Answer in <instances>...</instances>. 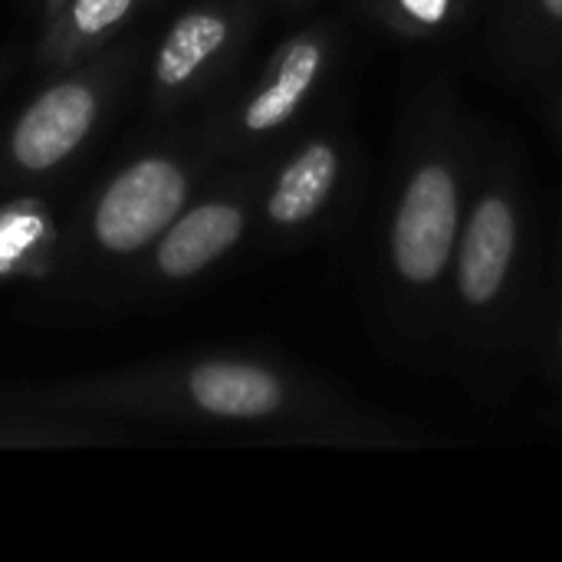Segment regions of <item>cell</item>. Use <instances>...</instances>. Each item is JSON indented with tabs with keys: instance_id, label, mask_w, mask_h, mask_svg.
<instances>
[{
	"instance_id": "cell-2",
	"label": "cell",
	"mask_w": 562,
	"mask_h": 562,
	"mask_svg": "<svg viewBox=\"0 0 562 562\" xmlns=\"http://www.w3.org/2000/svg\"><path fill=\"white\" fill-rule=\"evenodd\" d=\"M458 231V188L448 168L428 165L408 184L395 231H392V254L395 267L412 283H431L454 247Z\"/></svg>"
},
{
	"instance_id": "cell-9",
	"label": "cell",
	"mask_w": 562,
	"mask_h": 562,
	"mask_svg": "<svg viewBox=\"0 0 562 562\" xmlns=\"http://www.w3.org/2000/svg\"><path fill=\"white\" fill-rule=\"evenodd\" d=\"M227 23L214 13H188L175 23L171 36L158 56V79L165 86H181L194 76V69L224 43Z\"/></svg>"
},
{
	"instance_id": "cell-1",
	"label": "cell",
	"mask_w": 562,
	"mask_h": 562,
	"mask_svg": "<svg viewBox=\"0 0 562 562\" xmlns=\"http://www.w3.org/2000/svg\"><path fill=\"white\" fill-rule=\"evenodd\" d=\"M184 178L171 161L145 158L122 171L95 207V237L115 254L145 247L181 211Z\"/></svg>"
},
{
	"instance_id": "cell-5",
	"label": "cell",
	"mask_w": 562,
	"mask_h": 562,
	"mask_svg": "<svg viewBox=\"0 0 562 562\" xmlns=\"http://www.w3.org/2000/svg\"><path fill=\"white\" fill-rule=\"evenodd\" d=\"M244 214L231 204H204L171 224L158 247V267L168 277H191L237 244Z\"/></svg>"
},
{
	"instance_id": "cell-12",
	"label": "cell",
	"mask_w": 562,
	"mask_h": 562,
	"mask_svg": "<svg viewBox=\"0 0 562 562\" xmlns=\"http://www.w3.org/2000/svg\"><path fill=\"white\" fill-rule=\"evenodd\" d=\"M543 7H547V10H550L553 16H560V20H562V0H543Z\"/></svg>"
},
{
	"instance_id": "cell-8",
	"label": "cell",
	"mask_w": 562,
	"mask_h": 562,
	"mask_svg": "<svg viewBox=\"0 0 562 562\" xmlns=\"http://www.w3.org/2000/svg\"><path fill=\"white\" fill-rule=\"evenodd\" d=\"M319 63H323V53H319L316 43L303 40V43L290 46L277 79L247 105V115H244L247 128L250 132H267V128L283 125L296 112V105L303 102L306 89L313 86V79L319 72Z\"/></svg>"
},
{
	"instance_id": "cell-6",
	"label": "cell",
	"mask_w": 562,
	"mask_h": 562,
	"mask_svg": "<svg viewBox=\"0 0 562 562\" xmlns=\"http://www.w3.org/2000/svg\"><path fill=\"white\" fill-rule=\"evenodd\" d=\"M194 402L221 418H260L280 408L283 392L277 379L257 366L207 362L191 372Z\"/></svg>"
},
{
	"instance_id": "cell-7",
	"label": "cell",
	"mask_w": 562,
	"mask_h": 562,
	"mask_svg": "<svg viewBox=\"0 0 562 562\" xmlns=\"http://www.w3.org/2000/svg\"><path fill=\"white\" fill-rule=\"evenodd\" d=\"M336 151L326 142L310 145L300 158L290 161V168L280 175L273 194H270V217L277 224H300L310 214L319 211V204L326 201V194L333 191L336 181Z\"/></svg>"
},
{
	"instance_id": "cell-11",
	"label": "cell",
	"mask_w": 562,
	"mask_h": 562,
	"mask_svg": "<svg viewBox=\"0 0 562 562\" xmlns=\"http://www.w3.org/2000/svg\"><path fill=\"white\" fill-rule=\"evenodd\" d=\"M402 3L422 23H441L448 16V3L451 0H402Z\"/></svg>"
},
{
	"instance_id": "cell-3",
	"label": "cell",
	"mask_w": 562,
	"mask_h": 562,
	"mask_svg": "<svg viewBox=\"0 0 562 562\" xmlns=\"http://www.w3.org/2000/svg\"><path fill=\"white\" fill-rule=\"evenodd\" d=\"M95 99L86 86L66 82L43 92L13 128V155L23 168L43 171L63 161L89 132Z\"/></svg>"
},
{
	"instance_id": "cell-10",
	"label": "cell",
	"mask_w": 562,
	"mask_h": 562,
	"mask_svg": "<svg viewBox=\"0 0 562 562\" xmlns=\"http://www.w3.org/2000/svg\"><path fill=\"white\" fill-rule=\"evenodd\" d=\"M128 7H132V0H76L72 20H76L79 33L92 36V33H102L112 23H119Z\"/></svg>"
},
{
	"instance_id": "cell-4",
	"label": "cell",
	"mask_w": 562,
	"mask_h": 562,
	"mask_svg": "<svg viewBox=\"0 0 562 562\" xmlns=\"http://www.w3.org/2000/svg\"><path fill=\"white\" fill-rule=\"evenodd\" d=\"M514 254V214L507 201L487 198L477 204L461 247V293L471 303H487L504 286Z\"/></svg>"
}]
</instances>
